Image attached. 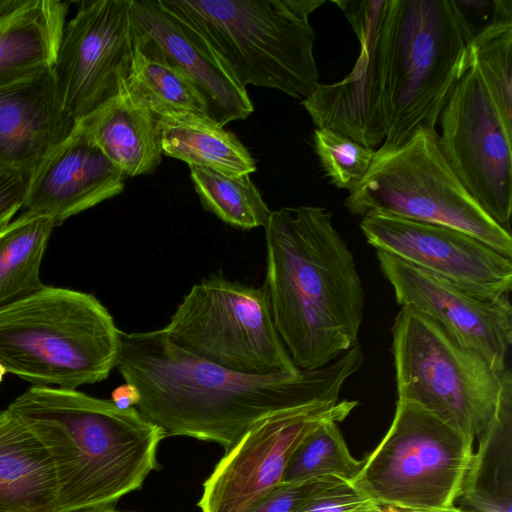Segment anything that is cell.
Returning <instances> with one entry per match:
<instances>
[{"label": "cell", "instance_id": "1", "mask_svg": "<svg viewBox=\"0 0 512 512\" xmlns=\"http://www.w3.org/2000/svg\"><path fill=\"white\" fill-rule=\"evenodd\" d=\"M116 367L134 385L139 413L166 437L185 436L230 449L262 419L314 403H337L344 382L363 362L359 345L327 366L299 374L230 371L177 346L162 329L119 332Z\"/></svg>", "mask_w": 512, "mask_h": 512}, {"label": "cell", "instance_id": "2", "mask_svg": "<svg viewBox=\"0 0 512 512\" xmlns=\"http://www.w3.org/2000/svg\"><path fill=\"white\" fill-rule=\"evenodd\" d=\"M264 229L276 329L298 370L321 369L358 344L364 291L353 254L321 207L271 211Z\"/></svg>", "mask_w": 512, "mask_h": 512}, {"label": "cell", "instance_id": "3", "mask_svg": "<svg viewBox=\"0 0 512 512\" xmlns=\"http://www.w3.org/2000/svg\"><path fill=\"white\" fill-rule=\"evenodd\" d=\"M46 450L56 478V512L115 505L159 469L164 430L136 407L76 389L32 386L7 407Z\"/></svg>", "mask_w": 512, "mask_h": 512}, {"label": "cell", "instance_id": "4", "mask_svg": "<svg viewBox=\"0 0 512 512\" xmlns=\"http://www.w3.org/2000/svg\"><path fill=\"white\" fill-rule=\"evenodd\" d=\"M474 32L455 0H387L377 42L383 145L435 129L455 84L473 64Z\"/></svg>", "mask_w": 512, "mask_h": 512}, {"label": "cell", "instance_id": "5", "mask_svg": "<svg viewBox=\"0 0 512 512\" xmlns=\"http://www.w3.org/2000/svg\"><path fill=\"white\" fill-rule=\"evenodd\" d=\"M243 88L301 101L320 84L309 16L324 0H159Z\"/></svg>", "mask_w": 512, "mask_h": 512}, {"label": "cell", "instance_id": "6", "mask_svg": "<svg viewBox=\"0 0 512 512\" xmlns=\"http://www.w3.org/2000/svg\"><path fill=\"white\" fill-rule=\"evenodd\" d=\"M119 332L93 294L44 286L0 309V363L33 386L76 389L107 379Z\"/></svg>", "mask_w": 512, "mask_h": 512}, {"label": "cell", "instance_id": "7", "mask_svg": "<svg viewBox=\"0 0 512 512\" xmlns=\"http://www.w3.org/2000/svg\"><path fill=\"white\" fill-rule=\"evenodd\" d=\"M364 216L374 210L467 233L512 260L511 233L468 192L443 156L436 129L418 127L400 146L381 144L345 200Z\"/></svg>", "mask_w": 512, "mask_h": 512}, {"label": "cell", "instance_id": "8", "mask_svg": "<svg viewBox=\"0 0 512 512\" xmlns=\"http://www.w3.org/2000/svg\"><path fill=\"white\" fill-rule=\"evenodd\" d=\"M474 441L421 406L397 399L389 429L349 483L381 506L404 512L453 507Z\"/></svg>", "mask_w": 512, "mask_h": 512}, {"label": "cell", "instance_id": "9", "mask_svg": "<svg viewBox=\"0 0 512 512\" xmlns=\"http://www.w3.org/2000/svg\"><path fill=\"white\" fill-rule=\"evenodd\" d=\"M392 335L398 400L413 402L478 438L494 414L501 373L410 307H401Z\"/></svg>", "mask_w": 512, "mask_h": 512}, {"label": "cell", "instance_id": "10", "mask_svg": "<svg viewBox=\"0 0 512 512\" xmlns=\"http://www.w3.org/2000/svg\"><path fill=\"white\" fill-rule=\"evenodd\" d=\"M181 349L230 371L299 374L274 323L265 286L213 274L193 285L163 328Z\"/></svg>", "mask_w": 512, "mask_h": 512}, {"label": "cell", "instance_id": "11", "mask_svg": "<svg viewBox=\"0 0 512 512\" xmlns=\"http://www.w3.org/2000/svg\"><path fill=\"white\" fill-rule=\"evenodd\" d=\"M438 122L439 147L451 169L484 211L510 232L512 134L473 64L453 87Z\"/></svg>", "mask_w": 512, "mask_h": 512}, {"label": "cell", "instance_id": "12", "mask_svg": "<svg viewBox=\"0 0 512 512\" xmlns=\"http://www.w3.org/2000/svg\"><path fill=\"white\" fill-rule=\"evenodd\" d=\"M135 50L131 0H82L64 26L52 71L76 123L115 97Z\"/></svg>", "mask_w": 512, "mask_h": 512}, {"label": "cell", "instance_id": "13", "mask_svg": "<svg viewBox=\"0 0 512 512\" xmlns=\"http://www.w3.org/2000/svg\"><path fill=\"white\" fill-rule=\"evenodd\" d=\"M357 401L314 403L272 414L250 427L202 485L201 512H246L282 482L302 440L319 425L343 421Z\"/></svg>", "mask_w": 512, "mask_h": 512}, {"label": "cell", "instance_id": "14", "mask_svg": "<svg viewBox=\"0 0 512 512\" xmlns=\"http://www.w3.org/2000/svg\"><path fill=\"white\" fill-rule=\"evenodd\" d=\"M360 228L376 251L441 276L475 297L497 300L511 291V259L467 233L379 210L366 213Z\"/></svg>", "mask_w": 512, "mask_h": 512}, {"label": "cell", "instance_id": "15", "mask_svg": "<svg viewBox=\"0 0 512 512\" xmlns=\"http://www.w3.org/2000/svg\"><path fill=\"white\" fill-rule=\"evenodd\" d=\"M384 277L397 303L441 325L461 346L480 354L496 372L507 368L512 344V306L508 296L480 299L449 280L377 251Z\"/></svg>", "mask_w": 512, "mask_h": 512}, {"label": "cell", "instance_id": "16", "mask_svg": "<svg viewBox=\"0 0 512 512\" xmlns=\"http://www.w3.org/2000/svg\"><path fill=\"white\" fill-rule=\"evenodd\" d=\"M126 178L75 123L31 174L22 210L50 217L57 227L122 193Z\"/></svg>", "mask_w": 512, "mask_h": 512}, {"label": "cell", "instance_id": "17", "mask_svg": "<svg viewBox=\"0 0 512 512\" xmlns=\"http://www.w3.org/2000/svg\"><path fill=\"white\" fill-rule=\"evenodd\" d=\"M135 46L167 60L195 83L208 106V116L220 124L246 119L253 104L215 55L159 0H131Z\"/></svg>", "mask_w": 512, "mask_h": 512}, {"label": "cell", "instance_id": "18", "mask_svg": "<svg viewBox=\"0 0 512 512\" xmlns=\"http://www.w3.org/2000/svg\"><path fill=\"white\" fill-rule=\"evenodd\" d=\"M74 126L52 68L0 84V171L31 176Z\"/></svg>", "mask_w": 512, "mask_h": 512}, {"label": "cell", "instance_id": "19", "mask_svg": "<svg viewBox=\"0 0 512 512\" xmlns=\"http://www.w3.org/2000/svg\"><path fill=\"white\" fill-rule=\"evenodd\" d=\"M385 16V15H384ZM384 17L360 22L354 33L360 53L342 80L319 84L301 104L318 129H330L370 148L384 142L377 73V42Z\"/></svg>", "mask_w": 512, "mask_h": 512}, {"label": "cell", "instance_id": "20", "mask_svg": "<svg viewBox=\"0 0 512 512\" xmlns=\"http://www.w3.org/2000/svg\"><path fill=\"white\" fill-rule=\"evenodd\" d=\"M70 4L0 0V84L53 67Z\"/></svg>", "mask_w": 512, "mask_h": 512}, {"label": "cell", "instance_id": "21", "mask_svg": "<svg viewBox=\"0 0 512 512\" xmlns=\"http://www.w3.org/2000/svg\"><path fill=\"white\" fill-rule=\"evenodd\" d=\"M158 116L122 90L79 123L126 177L153 174L161 160Z\"/></svg>", "mask_w": 512, "mask_h": 512}, {"label": "cell", "instance_id": "22", "mask_svg": "<svg viewBox=\"0 0 512 512\" xmlns=\"http://www.w3.org/2000/svg\"><path fill=\"white\" fill-rule=\"evenodd\" d=\"M473 452L457 506L464 512H512V373L500 374L494 414Z\"/></svg>", "mask_w": 512, "mask_h": 512}, {"label": "cell", "instance_id": "23", "mask_svg": "<svg viewBox=\"0 0 512 512\" xmlns=\"http://www.w3.org/2000/svg\"><path fill=\"white\" fill-rule=\"evenodd\" d=\"M51 460L34 434L8 409L0 411V512H56Z\"/></svg>", "mask_w": 512, "mask_h": 512}, {"label": "cell", "instance_id": "24", "mask_svg": "<svg viewBox=\"0 0 512 512\" xmlns=\"http://www.w3.org/2000/svg\"><path fill=\"white\" fill-rule=\"evenodd\" d=\"M162 154L188 166H201L230 175L251 174L256 163L238 137L209 116L171 113L158 116Z\"/></svg>", "mask_w": 512, "mask_h": 512}, {"label": "cell", "instance_id": "25", "mask_svg": "<svg viewBox=\"0 0 512 512\" xmlns=\"http://www.w3.org/2000/svg\"><path fill=\"white\" fill-rule=\"evenodd\" d=\"M52 218L22 212L0 229V309L39 291Z\"/></svg>", "mask_w": 512, "mask_h": 512}, {"label": "cell", "instance_id": "26", "mask_svg": "<svg viewBox=\"0 0 512 512\" xmlns=\"http://www.w3.org/2000/svg\"><path fill=\"white\" fill-rule=\"evenodd\" d=\"M125 87L135 100L156 116L171 113L208 116L204 97L185 72L136 46Z\"/></svg>", "mask_w": 512, "mask_h": 512}, {"label": "cell", "instance_id": "27", "mask_svg": "<svg viewBox=\"0 0 512 512\" xmlns=\"http://www.w3.org/2000/svg\"><path fill=\"white\" fill-rule=\"evenodd\" d=\"M194 189L203 208L223 222L244 230L264 227L271 210L250 174L230 175L189 166Z\"/></svg>", "mask_w": 512, "mask_h": 512}, {"label": "cell", "instance_id": "28", "mask_svg": "<svg viewBox=\"0 0 512 512\" xmlns=\"http://www.w3.org/2000/svg\"><path fill=\"white\" fill-rule=\"evenodd\" d=\"M470 51L504 127L512 134V5L474 35Z\"/></svg>", "mask_w": 512, "mask_h": 512}, {"label": "cell", "instance_id": "29", "mask_svg": "<svg viewBox=\"0 0 512 512\" xmlns=\"http://www.w3.org/2000/svg\"><path fill=\"white\" fill-rule=\"evenodd\" d=\"M337 424L336 421L325 422L302 440L287 464L283 483L326 475L350 481L358 473L362 460L351 455Z\"/></svg>", "mask_w": 512, "mask_h": 512}, {"label": "cell", "instance_id": "30", "mask_svg": "<svg viewBox=\"0 0 512 512\" xmlns=\"http://www.w3.org/2000/svg\"><path fill=\"white\" fill-rule=\"evenodd\" d=\"M313 142L322 170L330 183L349 191L367 173L375 151L330 129L316 128Z\"/></svg>", "mask_w": 512, "mask_h": 512}, {"label": "cell", "instance_id": "31", "mask_svg": "<svg viewBox=\"0 0 512 512\" xmlns=\"http://www.w3.org/2000/svg\"><path fill=\"white\" fill-rule=\"evenodd\" d=\"M348 482L335 475L293 483L282 482L258 499L246 512H296L309 500Z\"/></svg>", "mask_w": 512, "mask_h": 512}, {"label": "cell", "instance_id": "32", "mask_svg": "<svg viewBox=\"0 0 512 512\" xmlns=\"http://www.w3.org/2000/svg\"><path fill=\"white\" fill-rule=\"evenodd\" d=\"M381 508L348 482L309 500L296 512H378Z\"/></svg>", "mask_w": 512, "mask_h": 512}, {"label": "cell", "instance_id": "33", "mask_svg": "<svg viewBox=\"0 0 512 512\" xmlns=\"http://www.w3.org/2000/svg\"><path fill=\"white\" fill-rule=\"evenodd\" d=\"M29 178L18 172L0 171V229L22 210Z\"/></svg>", "mask_w": 512, "mask_h": 512}, {"label": "cell", "instance_id": "34", "mask_svg": "<svg viewBox=\"0 0 512 512\" xmlns=\"http://www.w3.org/2000/svg\"><path fill=\"white\" fill-rule=\"evenodd\" d=\"M139 401L140 394L137 388L128 382L119 385L111 393V402L122 410L136 407Z\"/></svg>", "mask_w": 512, "mask_h": 512}, {"label": "cell", "instance_id": "35", "mask_svg": "<svg viewBox=\"0 0 512 512\" xmlns=\"http://www.w3.org/2000/svg\"><path fill=\"white\" fill-rule=\"evenodd\" d=\"M72 512H135V511H119L115 508L114 505H102V506H94L89 508H84Z\"/></svg>", "mask_w": 512, "mask_h": 512}, {"label": "cell", "instance_id": "36", "mask_svg": "<svg viewBox=\"0 0 512 512\" xmlns=\"http://www.w3.org/2000/svg\"><path fill=\"white\" fill-rule=\"evenodd\" d=\"M431 512H464L461 509H459L456 505L447 509L443 510H437V511H431Z\"/></svg>", "mask_w": 512, "mask_h": 512}, {"label": "cell", "instance_id": "37", "mask_svg": "<svg viewBox=\"0 0 512 512\" xmlns=\"http://www.w3.org/2000/svg\"><path fill=\"white\" fill-rule=\"evenodd\" d=\"M378 512H404V511H400V510H397L395 508H392V507H387V506H382V508L378 511Z\"/></svg>", "mask_w": 512, "mask_h": 512}, {"label": "cell", "instance_id": "38", "mask_svg": "<svg viewBox=\"0 0 512 512\" xmlns=\"http://www.w3.org/2000/svg\"><path fill=\"white\" fill-rule=\"evenodd\" d=\"M7 373L5 367L0 363V383L3 380L4 375Z\"/></svg>", "mask_w": 512, "mask_h": 512}]
</instances>
